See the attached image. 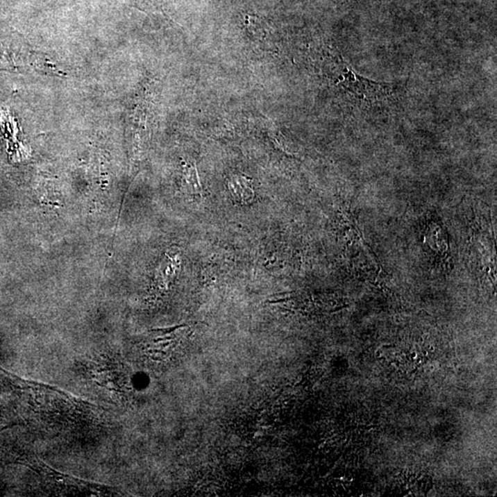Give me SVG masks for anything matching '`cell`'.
I'll return each mask as SVG.
<instances>
[{"label":"cell","mask_w":497,"mask_h":497,"mask_svg":"<svg viewBox=\"0 0 497 497\" xmlns=\"http://www.w3.org/2000/svg\"><path fill=\"white\" fill-rule=\"evenodd\" d=\"M337 81L355 98L362 101H377L378 99L386 97L391 90L389 84L377 83L360 77L350 71L346 67H344V72Z\"/></svg>","instance_id":"cell-1"},{"label":"cell","mask_w":497,"mask_h":497,"mask_svg":"<svg viewBox=\"0 0 497 497\" xmlns=\"http://www.w3.org/2000/svg\"><path fill=\"white\" fill-rule=\"evenodd\" d=\"M187 326H188L187 324H180V326L169 327V328L152 329L151 332H162V333H165V335H169V333L174 332L176 331V330H178V329L185 328V327H187Z\"/></svg>","instance_id":"cell-2"},{"label":"cell","mask_w":497,"mask_h":497,"mask_svg":"<svg viewBox=\"0 0 497 497\" xmlns=\"http://www.w3.org/2000/svg\"><path fill=\"white\" fill-rule=\"evenodd\" d=\"M290 298H281V299H275V301H267V303L269 304H276V303H281V302H285L289 301Z\"/></svg>","instance_id":"cell-3"}]
</instances>
